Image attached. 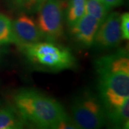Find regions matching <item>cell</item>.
Masks as SVG:
<instances>
[{
  "mask_svg": "<svg viewBox=\"0 0 129 129\" xmlns=\"http://www.w3.org/2000/svg\"><path fill=\"white\" fill-rule=\"evenodd\" d=\"M99 97L106 111L129 98V58L125 50L103 56L95 62Z\"/></svg>",
  "mask_w": 129,
  "mask_h": 129,
  "instance_id": "6da1fadb",
  "label": "cell"
},
{
  "mask_svg": "<svg viewBox=\"0 0 129 129\" xmlns=\"http://www.w3.org/2000/svg\"><path fill=\"white\" fill-rule=\"evenodd\" d=\"M14 102L25 123L37 128L56 129L60 120L68 115L59 102L34 89L18 90Z\"/></svg>",
  "mask_w": 129,
  "mask_h": 129,
  "instance_id": "7a4b0ae2",
  "label": "cell"
},
{
  "mask_svg": "<svg viewBox=\"0 0 129 129\" xmlns=\"http://www.w3.org/2000/svg\"><path fill=\"white\" fill-rule=\"evenodd\" d=\"M71 113L78 128H101L107 122L106 108L100 97L88 90L74 97L71 103Z\"/></svg>",
  "mask_w": 129,
  "mask_h": 129,
  "instance_id": "3957f363",
  "label": "cell"
},
{
  "mask_svg": "<svg viewBox=\"0 0 129 129\" xmlns=\"http://www.w3.org/2000/svg\"><path fill=\"white\" fill-rule=\"evenodd\" d=\"M19 47L30 61L48 69H70L75 64L72 52L55 42H39Z\"/></svg>",
  "mask_w": 129,
  "mask_h": 129,
  "instance_id": "277c9868",
  "label": "cell"
},
{
  "mask_svg": "<svg viewBox=\"0 0 129 129\" xmlns=\"http://www.w3.org/2000/svg\"><path fill=\"white\" fill-rule=\"evenodd\" d=\"M63 0H46L37 11L36 23L42 40L55 42L63 35Z\"/></svg>",
  "mask_w": 129,
  "mask_h": 129,
  "instance_id": "5b68a950",
  "label": "cell"
},
{
  "mask_svg": "<svg viewBox=\"0 0 129 129\" xmlns=\"http://www.w3.org/2000/svg\"><path fill=\"white\" fill-rule=\"evenodd\" d=\"M121 40L120 14L115 12L108 13L99 25L93 45L101 49H111L118 46Z\"/></svg>",
  "mask_w": 129,
  "mask_h": 129,
  "instance_id": "8992f818",
  "label": "cell"
},
{
  "mask_svg": "<svg viewBox=\"0 0 129 129\" xmlns=\"http://www.w3.org/2000/svg\"><path fill=\"white\" fill-rule=\"evenodd\" d=\"M12 32L17 46L41 42V33L36 21L25 13L19 14L12 22Z\"/></svg>",
  "mask_w": 129,
  "mask_h": 129,
  "instance_id": "52a82bcc",
  "label": "cell"
},
{
  "mask_svg": "<svg viewBox=\"0 0 129 129\" xmlns=\"http://www.w3.org/2000/svg\"><path fill=\"white\" fill-rule=\"evenodd\" d=\"M100 22L95 17L85 14L70 28V35L80 45L86 47L93 45V42Z\"/></svg>",
  "mask_w": 129,
  "mask_h": 129,
  "instance_id": "ba28073f",
  "label": "cell"
},
{
  "mask_svg": "<svg viewBox=\"0 0 129 129\" xmlns=\"http://www.w3.org/2000/svg\"><path fill=\"white\" fill-rule=\"evenodd\" d=\"M25 122L17 110L9 106L0 108V129L23 128Z\"/></svg>",
  "mask_w": 129,
  "mask_h": 129,
  "instance_id": "9c48e42d",
  "label": "cell"
},
{
  "mask_svg": "<svg viewBox=\"0 0 129 129\" xmlns=\"http://www.w3.org/2000/svg\"><path fill=\"white\" fill-rule=\"evenodd\" d=\"M107 120H109L116 128H128L129 98L120 106L106 111Z\"/></svg>",
  "mask_w": 129,
  "mask_h": 129,
  "instance_id": "30bf717a",
  "label": "cell"
},
{
  "mask_svg": "<svg viewBox=\"0 0 129 129\" xmlns=\"http://www.w3.org/2000/svg\"><path fill=\"white\" fill-rule=\"evenodd\" d=\"M86 0H70L66 10V21L68 26L70 27L78 19L81 18L85 12Z\"/></svg>",
  "mask_w": 129,
  "mask_h": 129,
  "instance_id": "8fae6325",
  "label": "cell"
},
{
  "mask_svg": "<svg viewBox=\"0 0 129 129\" xmlns=\"http://www.w3.org/2000/svg\"><path fill=\"white\" fill-rule=\"evenodd\" d=\"M109 10L106 8L103 2L99 0H86L85 12L92 16L101 23L108 14Z\"/></svg>",
  "mask_w": 129,
  "mask_h": 129,
  "instance_id": "7c38bea8",
  "label": "cell"
},
{
  "mask_svg": "<svg viewBox=\"0 0 129 129\" xmlns=\"http://www.w3.org/2000/svg\"><path fill=\"white\" fill-rule=\"evenodd\" d=\"M9 44H16L12 21L8 17L0 13V45Z\"/></svg>",
  "mask_w": 129,
  "mask_h": 129,
  "instance_id": "4fadbf2b",
  "label": "cell"
},
{
  "mask_svg": "<svg viewBox=\"0 0 129 129\" xmlns=\"http://www.w3.org/2000/svg\"><path fill=\"white\" fill-rule=\"evenodd\" d=\"M46 0H17V6L27 13H35Z\"/></svg>",
  "mask_w": 129,
  "mask_h": 129,
  "instance_id": "5bb4252c",
  "label": "cell"
},
{
  "mask_svg": "<svg viewBox=\"0 0 129 129\" xmlns=\"http://www.w3.org/2000/svg\"><path fill=\"white\" fill-rule=\"evenodd\" d=\"M120 28L122 40H128L129 39V13L125 12L120 15Z\"/></svg>",
  "mask_w": 129,
  "mask_h": 129,
  "instance_id": "9a60e30c",
  "label": "cell"
},
{
  "mask_svg": "<svg viewBox=\"0 0 129 129\" xmlns=\"http://www.w3.org/2000/svg\"><path fill=\"white\" fill-rule=\"evenodd\" d=\"M103 2L106 8L110 11L111 9L120 7V5H123V0H103Z\"/></svg>",
  "mask_w": 129,
  "mask_h": 129,
  "instance_id": "2e32d148",
  "label": "cell"
},
{
  "mask_svg": "<svg viewBox=\"0 0 129 129\" xmlns=\"http://www.w3.org/2000/svg\"><path fill=\"white\" fill-rule=\"evenodd\" d=\"M11 1H12V2L13 4L17 5V0H11Z\"/></svg>",
  "mask_w": 129,
  "mask_h": 129,
  "instance_id": "e0dca14e",
  "label": "cell"
},
{
  "mask_svg": "<svg viewBox=\"0 0 129 129\" xmlns=\"http://www.w3.org/2000/svg\"><path fill=\"white\" fill-rule=\"evenodd\" d=\"M0 46H2V45H0ZM1 53H2V50H1V47H0V57H1Z\"/></svg>",
  "mask_w": 129,
  "mask_h": 129,
  "instance_id": "ac0fdd59",
  "label": "cell"
},
{
  "mask_svg": "<svg viewBox=\"0 0 129 129\" xmlns=\"http://www.w3.org/2000/svg\"><path fill=\"white\" fill-rule=\"evenodd\" d=\"M99 1H101V2H103V0H99Z\"/></svg>",
  "mask_w": 129,
  "mask_h": 129,
  "instance_id": "d6986e66",
  "label": "cell"
}]
</instances>
